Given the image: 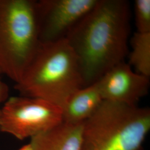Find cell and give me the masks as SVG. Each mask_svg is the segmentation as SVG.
Returning <instances> with one entry per match:
<instances>
[{"instance_id": "3", "label": "cell", "mask_w": 150, "mask_h": 150, "mask_svg": "<svg viewBox=\"0 0 150 150\" xmlns=\"http://www.w3.org/2000/svg\"><path fill=\"white\" fill-rule=\"evenodd\" d=\"M150 129V110L103 101L83 123L81 150H141Z\"/></svg>"}, {"instance_id": "9", "label": "cell", "mask_w": 150, "mask_h": 150, "mask_svg": "<svg viewBox=\"0 0 150 150\" xmlns=\"http://www.w3.org/2000/svg\"><path fill=\"white\" fill-rule=\"evenodd\" d=\"M103 101L96 82L81 87L69 97L62 108L63 121L74 124L83 123Z\"/></svg>"}, {"instance_id": "2", "label": "cell", "mask_w": 150, "mask_h": 150, "mask_svg": "<svg viewBox=\"0 0 150 150\" xmlns=\"http://www.w3.org/2000/svg\"><path fill=\"white\" fill-rule=\"evenodd\" d=\"M82 87L78 60L64 38L41 43L15 89L21 96L42 99L62 109Z\"/></svg>"}, {"instance_id": "8", "label": "cell", "mask_w": 150, "mask_h": 150, "mask_svg": "<svg viewBox=\"0 0 150 150\" xmlns=\"http://www.w3.org/2000/svg\"><path fill=\"white\" fill-rule=\"evenodd\" d=\"M82 125L63 121L31 139L32 150H81Z\"/></svg>"}, {"instance_id": "5", "label": "cell", "mask_w": 150, "mask_h": 150, "mask_svg": "<svg viewBox=\"0 0 150 150\" xmlns=\"http://www.w3.org/2000/svg\"><path fill=\"white\" fill-rule=\"evenodd\" d=\"M62 122V110L55 105L38 98L10 97L1 108L0 132L31 139Z\"/></svg>"}, {"instance_id": "6", "label": "cell", "mask_w": 150, "mask_h": 150, "mask_svg": "<svg viewBox=\"0 0 150 150\" xmlns=\"http://www.w3.org/2000/svg\"><path fill=\"white\" fill-rule=\"evenodd\" d=\"M97 0L36 1L41 43L64 39L72 28L95 6Z\"/></svg>"}, {"instance_id": "13", "label": "cell", "mask_w": 150, "mask_h": 150, "mask_svg": "<svg viewBox=\"0 0 150 150\" xmlns=\"http://www.w3.org/2000/svg\"><path fill=\"white\" fill-rule=\"evenodd\" d=\"M18 150H32V146L30 143H28L26 145H24L21 148H20Z\"/></svg>"}, {"instance_id": "7", "label": "cell", "mask_w": 150, "mask_h": 150, "mask_svg": "<svg viewBox=\"0 0 150 150\" xmlns=\"http://www.w3.org/2000/svg\"><path fill=\"white\" fill-rule=\"evenodd\" d=\"M96 82L104 101L130 106H137L150 87V78L135 72L125 61L113 67Z\"/></svg>"}, {"instance_id": "4", "label": "cell", "mask_w": 150, "mask_h": 150, "mask_svg": "<svg viewBox=\"0 0 150 150\" xmlns=\"http://www.w3.org/2000/svg\"><path fill=\"white\" fill-rule=\"evenodd\" d=\"M36 1L0 0V69L16 84L39 48Z\"/></svg>"}, {"instance_id": "1", "label": "cell", "mask_w": 150, "mask_h": 150, "mask_svg": "<svg viewBox=\"0 0 150 150\" xmlns=\"http://www.w3.org/2000/svg\"><path fill=\"white\" fill-rule=\"evenodd\" d=\"M130 7L125 0H97L66 39L78 60L83 87L98 80L129 54Z\"/></svg>"}, {"instance_id": "14", "label": "cell", "mask_w": 150, "mask_h": 150, "mask_svg": "<svg viewBox=\"0 0 150 150\" xmlns=\"http://www.w3.org/2000/svg\"><path fill=\"white\" fill-rule=\"evenodd\" d=\"M1 74H2V72H1V69H0V75H1Z\"/></svg>"}, {"instance_id": "10", "label": "cell", "mask_w": 150, "mask_h": 150, "mask_svg": "<svg viewBox=\"0 0 150 150\" xmlns=\"http://www.w3.org/2000/svg\"><path fill=\"white\" fill-rule=\"evenodd\" d=\"M130 42L127 64L137 73L150 78V33L136 32Z\"/></svg>"}, {"instance_id": "12", "label": "cell", "mask_w": 150, "mask_h": 150, "mask_svg": "<svg viewBox=\"0 0 150 150\" xmlns=\"http://www.w3.org/2000/svg\"><path fill=\"white\" fill-rule=\"evenodd\" d=\"M9 87L5 82L0 78V104L5 102L8 100L9 97ZM1 114V108H0V117Z\"/></svg>"}, {"instance_id": "11", "label": "cell", "mask_w": 150, "mask_h": 150, "mask_svg": "<svg viewBox=\"0 0 150 150\" xmlns=\"http://www.w3.org/2000/svg\"><path fill=\"white\" fill-rule=\"evenodd\" d=\"M134 11L136 32L150 33V0H136Z\"/></svg>"}]
</instances>
